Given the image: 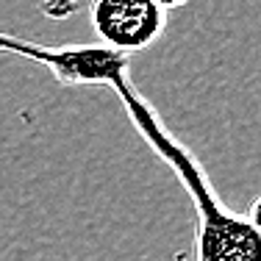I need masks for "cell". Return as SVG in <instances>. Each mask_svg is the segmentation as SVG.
Returning <instances> with one entry per match:
<instances>
[{
    "label": "cell",
    "instance_id": "obj_1",
    "mask_svg": "<svg viewBox=\"0 0 261 261\" xmlns=\"http://www.w3.org/2000/svg\"><path fill=\"white\" fill-rule=\"evenodd\" d=\"M111 89L117 92L139 136L170 164L195 206V261H261V231L247 214H236L220 200L203 164L167 130L150 100L130 84L128 72L117 78Z\"/></svg>",
    "mask_w": 261,
    "mask_h": 261
},
{
    "label": "cell",
    "instance_id": "obj_2",
    "mask_svg": "<svg viewBox=\"0 0 261 261\" xmlns=\"http://www.w3.org/2000/svg\"><path fill=\"white\" fill-rule=\"evenodd\" d=\"M0 50L20 53L45 64L61 86H111L120 75L128 72V53L114 50L109 45H64V47H42L17 36L0 34Z\"/></svg>",
    "mask_w": 261,
    "mask_h": 261
},
{
    "label": "cell",
    "instance_id": "obj_3",
    "mask_svg": "<svg viewBox=\"0 0 261 261\" xmlns=\"http://www.w3.org/2000/svg\"><path fill=\"white\" fill-rule=\"evenodd\" d=\"M167 11L170 9H164L159 0H92L89 6L97 39L128 56L161 39Z\"/></svg>",
    "mask_w": 261,
    "mask_h": 261
},
{
    "label": "cell",
    "instance_id": "obj_4",
    "mask_svg": "<svg viewBox=\"0 0 261 261\" xmlns=\"http://www.w3.org/2000/svg\"><path fill=\"white\" fill-rule=\"evenodd\" d=\"M39 9L47 20H67L81 9V0H42Z\"/></svg>",
    "mask_w": 261,
    "mask_h": 261
},
{
    "label": "cell",
    "instance_id": "obj_5",
    "mask_svg": "<svg viewBox=\"0 0 261 261\" xmlns=\"http://www.w3.org/2000/svg\"><path fill=\"white\" fill-rule=\"evenodd\" d=\"M247 217H250L253 225L261 231V197H256V200H253V206H250V211H247Z\"/></svg>",
    "mask_w": 261,
    "mask_h": 261
},
{
    "label": "cell",
    "instance_id": "obj_6",
    "mask_svg": "<svg viewBox=\"0 0 261 261\" xmlns=\"http://www.w3.org/2000/svg\"><path fill=\"white\" fill-rule=\"evenodd\" d=\"M159 3L164 6V9H181V6H186L189 0H159Z\"/></svg>",
    "mask_w": 261,
    "mask_h": 261
}]
</instances>
